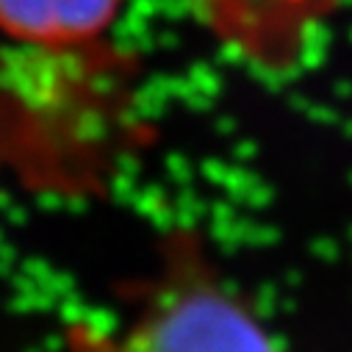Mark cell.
<instances>
[{"label": "cell", "mask_w": 352, "mask_h": 352, "mask_svg": "<svg viewBox=\"0 0 352 352\" xmlns=\"http://www.w3.org/2000/svg\"><path fill=\"white\" fill-rule=\"evenodd\" d=\"M80 352H280L255 316L219 286L166 283L114 338H86Z\"/></svg>", "instance_id": "1"}, {"label": "cell", "mask_w": 352, "mask_h": 352, "mask_svg": "<svg viewBox=\"0 0 352 352\" xmlns=\"http://www.w3.org/2000/svg\"><path fill=\"white\" fill-rule=\"evenodd\" d=\"M125 0H0V34L34 47H72L100 39Z\"/></svg>", "instance_id": "2"}]
</instances>
